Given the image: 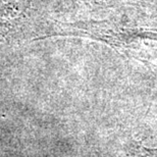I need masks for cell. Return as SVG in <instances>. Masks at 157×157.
I'll return each instance as SVG.
<instances>
[{
  "mask_svg": "<svg viewBox=\"0 0 157 157\" xmlns=\"http://www.w3.org/2000/svg\"><path fill=\"white\" fill-rule=\"evenodd\" d=\"M130 157H157V150L140 147L135 150Z\"/></svg>",
  "mask_w": 157,
  "mask_h": 157,
  "instance_id": "obj_1",
  "label": "cell"
}]
</instances>
